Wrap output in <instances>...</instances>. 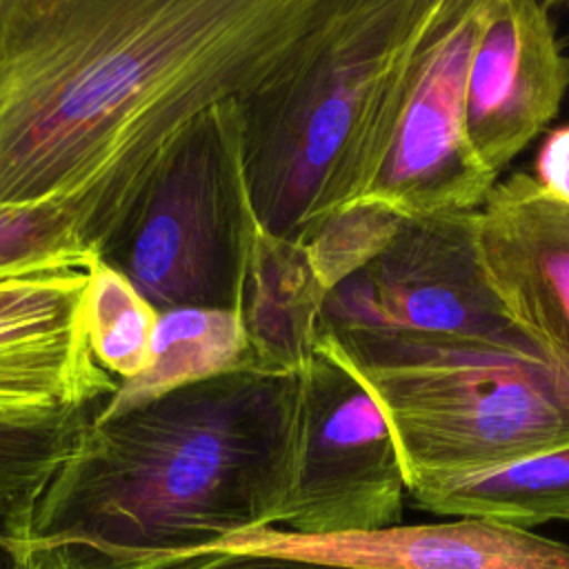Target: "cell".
<instances>
[{
    "mask_svg": "<svg viewBox=\"0 0 569 569\" xmlns=\"http://www.w3.org/2000/svg\"><path fill=\"white\" fill-rule=\"evenodd\" d=\"M407 498L438 516L518 529L551 520L569 522V447L487 471L416 478L407 482Z\"/></svg>",
    "mask_w": 569,
    "mask_h": 569,
    "instance_id": "14",
    "label": "cell"
},
{
    "mask_svg": "<svg viewBox=\"0 0 569 569\" xmlns=\"http://www.w3.org/2000/svg\"><path fill=\"white\" fill-rule=\"evenodd\" d=\"M158 311L104 262L87 271L84 327L96 362L118 382L147 371Z\"/></svg>",
    "mask_w": 569,
    "mask_h": 569,
    "instance_id": "17",
    "label": "cell"
},
{
    "mask_svg": "<svg viewBox=\"0 0 569 569\" xmlns=\"http://www.w3.org/2000/svg\"><path fill=\"white\" fill-rule=\"evenodd\" d=\"M251 369H260V365L240 311H160L151 338V360L147 371L133 380L120 382L118 391L93 409V416L127 411L173 389Z\"/></svg>",
    "mask_w": 569,
    "mask_h": 569,
    "instance_id": "15",
    "label": "cell"
},
{
    "mask_svg": "<svg viewBox=\"0 0 569 569\" xmlns=\"http://www.w3.org/2000/svg\"><path fill=\"white\" fill-rule=\"evenodd\" d=\"M478 7L480 0H440L416 49L380 171L358 204L382 207L402 220L458 216L480 209L498 182L465 127Z\"/></svg>",
    "mask_w": 569,
    "mask_h": 569,
    "instance_id": "8",
    "label": "cell"
},
{
    "mask_svg": "<svg viewBox=\"0 0 569 569\" xmlns=\"http://www.w3.org/2000/svg\"><path fill=\"white\" fill-rule=\"evenodd\" d=\"M260 224L244 164L236 98L187 120L158 151L98 260L160 313L240 311Z\"/></svg>",
    "mask_w": 569,
    "mask_h": 569,
    "instance_id": "5",
    "label": "cell"
},
{
    "mask_svg": "<svg viewBox=\"0 0 569 569\" xmlns=\"http://www.w3.org/2000/svg\"><path fill=\"white\" fill-rule=\"evenodd\" d=\"M93 409L0 416V538L31 542L38 500Z\"/></svg>",
    "mask_w": 569,
    "mask_h": 569,
    "instance_id": "16",
    "label": "cell"
},
{
    "mask_svg": "<svg viewBox=\"0 0 569 569\" xmlns=\"http://www.w3.org/2000/svg\"><path fill=\"white\" fill-rule=\"evenodd\" d=\"M440 0H320L269 73L236 98L262 231L302 242L380 171L416 49Z\"/></svg>",
    "mask_w": 569,
    "mask_h": 569,
    "instance_id": "3",
    "label": "cell"
},
{
    "mask_svg": "<svg viewBox=\"0 0 569 569\" xmlns=\"http://www.w3.org/2000/svg\"><path fill=\"white\" fill-rule=\"evenodd\" d=\"M320 0H0V204L100 253L162 144L260 82Z\"/></svg>",
    "mask_w": 569,
    "mask_h": 569,
    "instance_id": "1",
    "label": "cell"
},
{
    "mask_svg": "<svg viewBox=\"0 0 569 569\" xmlns=\"http://www.w3.org/2000/svg\"><path fill=\"white\" fill-rule=\"evenodd\" d=\"M98 262L76 211L62 202L0 204V282L87 273Z\"/></svg>",
    "mask_w": 569,
    "mask_h": 569,
    "instance_id": "18",
    "label": "cell"
},
{
    "mask_svg": "<svg viewBox=\"0 0 569 569\" xmlns=\"http://www.w3.org/2000/svg\"><path fill=\"white\" fill-rule=\"evenodd\" d=\"M0 569H58L31 542L0 538Z\"/></svg>",
    "mask_w": 569,
    "mask_h": 569,
    "instance_id": "22",
    "label": "cell"
},
{
    "mask_svg": "<svg viewBox=\"0 0 569 569\" xmlns=\"http://www.w3.org/2000/svg\"><path fill=\"white\" fill-rule=\"evenodd\" d=\"M476 211L402 220L389 244L327 296L320 327L478 342L545 360L485 280Z\"/></svg>",
    "mask_w": 569,
    "mask_h": 569,
    "instance_id": "7",
    "label": "cell"
},
{
    "mask_svg": "<svg viewBox=\"0 0 569 569\" xmlns=\"http://www.w3.org/2000/svg\"><path fill=\"white\" fill-rule=\"evenodd\" d=\"M327 296L300 242L258 231L240 313L262 371L298 373L313 358Z\"/></svg>",
    "mask_w": 569,
    "mask_h": 569,
    "instance_id": "13",
    "label": "cell"
},
{
    "mask_svg": "<svg viewBox=\"0 0 569 569\" xmlns=\"http://www.w3.org/2000/svg\"><path fill=\"white\" fill-rule=\"evenodd\" d=\"M158 569H351V567H338V565H327L316 560L287 558L276 553H260V551H249L231 545H220L216 549H207V551L180 558Z\"/></svg>",
    "mask_w": 569,
    "mask_h": 569,
    "instance_id": "20",
    "label": "cell"
},
{
    "mask_svg": "<svg viewBox=\"0 0 569 569\" xmlns=\"http://www.w3.org/2000/svg\"><path fill=\"white\" fill-rule=\"evenodd\" d=\"M296 373L233 371L80 429L38 500L58 569H158L276 527L291 485Z\"/></svg>",
    "mask_w": 569,
    "mask_h": 569,
    "instance_id": "2",
    "label": "cell"
},
{
    "mask_svg": "<svg viewBox=\"0 0 569 569\" xmlns=\"http://www.w3.org/2000/svg\"><path fill=\"white\" fill-rule=\"evenodd\" d=\"M296 378L291 485L278 525L302 536L400 525L407 478L389 420L371 391L318 349Z\"/></svg>",
    "mask_w": 569,
    "mask_h": 569,
    "instance_id": "6",
    "label": "cell"
},
{
    "mask_svg": "<svg viewBox=\"0 0 569 569\" xmlns=\"http://www.w3.org/2000/svg\"><path fill=\"white\" fill-rule=\"evenodd\" d=\"M402 218L376 204H356L322 220L300 244L331 293L340 282L373 260L396 236Z\"/></svg>",
    "mask_w": 569,
    "mask_h": 569,
    "instance_id": "19",
    "label": "cell"
},
{
    "mask_svg": "<svg viewBox=\"0 0 569 569\" xmlns=\"http://www.w3.org/2000/svg\"><path fill=\"white\" fill-rule=\"evenodd\" d=\"M529 176L545 196L569 209V120L545 136Z\"/></svg>",
    "mask_w": 569,
    "mask_h": 569,
    "instance_id": "21",
    "label": "cell"
},
{
    "mask_svg": "<svg viewBox=\"0 0 569 569\" xmlns=\"http://www.w3.org/2000/svg\"><path fill=\"white\" fill-rule=\"evenodd\" d=\"M87 273L0 282V416H51L102 405L118 380L93 358Z\"/></svg>",
    "mask_w": 569,
    "mask_h": 569,
    "instance_id": "11",
    "label": "cell"
},
{
    "mask_svg": "<svg viewBox=\"0 0 569 569\" xmlns=\"http://www.w3.org/2000/svg\"><path fill=\"white\" fill-rule=\"evenodd\" d=\"M222 545L351 569H569L567 542L476 518L338 536L267 527Z\"/></svg>",
    "mask_w": 569,
    "mask_h": 569,
    "instance_id": "12",
    "label": "cell"
},
{
    "mask_svg": "<svg viewBox=\"0 0 569 569\" xmlns=\"http://www.w3.org/2000/svg\"><path fill=\"white\" fill-rule=\"evenodd\" d=\"M485 280L509 322L569 371V209L516 171L476 211Z\"/></svg>",
    "mask_w": 569,
    "mask_h": 569,
    "instance_id": "10",
    "label": "cell"
},
{
    "mask_svg": "<svg viewBox=\"0 0 569 569\" xmlns=\"http://www.w3.org/2000/svg\"><path fill=\"white\" fill-rule=\"evenodd\" d=\"M569 89V56L549 4L480 0L465 78V127L478 160L500 180L549 127Z\"/></svg>",
    "mask_w": 569,
    "mask_h": 569,
    "instance_id": "9",
    "label": "cell"
},
{
    "mask_svg": "<svg viewBox=\"0 0 569 569\" xmlns=\"http://www.w3.org/2000/svg\"><path fill=\"white\" fill-rule=\"evenodd\" d=\"M393 431L405 478L487 471L569 447V371L489 345L320 327Z\"/></svg>",
    "mask_w": 569,
    "mask_h": 569,
    "instance_id": "4",
    "label": "cell"
}]
</instances>
